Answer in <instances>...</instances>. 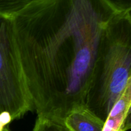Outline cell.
Returning a JSON list of instances; mask_svg holds the SVG:
<instances>
[{"mask_svg":"<svg viewBox=\"0 0 131 131\" xmlns=\"http://www.w3.org/2000/svg\"><path fill=\"white\" fill-rule=\"evenodd\" d=\"M118 0H27L14 16L37 116L64 122L86 105L107 20Z\"/></svg>","mask_w":131,"mask_h":131,"instance_id":"obj_1","label":"cell"},{"mask_svg":"<svg viewBox=\"0 0 131 131\" xmlns=\"http://www.w3.org/2000/svg\"><path fill=\"white\" fill-rule=\"evenodd\" d=\"M131 1L118 0L107 20L85 106L105 122L131 83Z\"/></svg>","mask_w":131,"mask_h":131,"instance_id":"obj_2","label":"cell"},{"mask_svg":"<svg viewBox=\"0 0 131 131\" xmlns=\"http://www.w3.org/2000/svg\"><path fill=\"white\" fill-rule=\"evenodd\" d=\"M26 0H0V115L12 120L33 110L15 38L14 16Z\"/></svg>","mask_w":131,"mask_h":131,"instance_id":"obj_3","label":"cell"},{"mask_svg":"<svg viewBox=\"0 0 131 131\" xmlns=\"http://www.w3.org/2000/svg\"><path fill=\"white\" fill-rule=\"evenodd\" d=\"M104 123L85 106L74 110L64 120L70 131H102Z\"/></svg>","mask_w":131,"mask_h":131,"instance_id":"obj_4","label":"cell"},{"mask_svg":"<svg viewBox=\"0 0 131 131\" xmlns=\"http://www.w3.org/2000/svg\"><path fill=\"white\" fill-rule=\"evenodd\" d=\"M33 131H70L63 122L37 116Z\"/></svg>","mask_w":131,"mask_h":131,"instance_id":"obj_5","label":"cell"},{"mask_svg":"<svg viewBox=\"0 0 131 131\" xmlns=\"http://www.w3.org/2000/svg\"><path fill=\"white\" fill-rule=\"evenodd\" d=\"M3 131H10V130L8 129V127H6L3 129Z\"/></svg>","mask_w":131,"mask_h":131,"instance_id":"obj_6","label":"cell"}]
</instances>
